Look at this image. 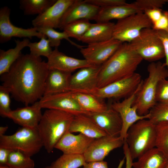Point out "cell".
I'll use <instances>...</instances> for the list:
<instances>
[{
    "instance_id": "31",
    "label": "cell",
    "mask_w": 168,
    "mask_h": 168,
    "mask_svg": "<svg viewBox=\"0 0 168 168\" xmlns=\"http://www.w3.org/2000/svg\"><path fill=\"white\" fill-rule=\"evenodd\" d=\"M38 31L45 35L48 38L49 41L50 46L58 48L59 46L61 40L65 39L68 41L71 44L75 46L80 49L85 46L78 44L72 41L69 39V37L64 31L62 32L58 31L54 28L50 27L36 28Z\"/></svg>"
},
{
    "instance_id": "15",
    "label": "cell",
    "mask_w": 168,
    "mask_h": 168,
    "mask_svg": "<svg viewBox=\"0 0 168 168\" xmlns=\"http://www.w3.org/2000/svg\"><path fill=\"white\" fill-rule=\"evenodd\" d=\"M124 141L120 136L95 139L83 154L86 162L103 161L111 151L123 146Z\"/></svg>"
},
{
    "instance_id": "44",
    "label": "cell",
    "mask_w": 168,
    "mask_h": 168,
    "mask_svg": "<svg viewBox=\"0 0 168 168\" xmlns=\"http://www.w3.org/2000/svg\"><path fill=\"white\" fill-rule=\"evenodd\" d=\"M163 10L160 8H154L145 11L144 12L151 21L152 24L161 17Z\"/></svg>"
},
{
    "instance_id": "22",
    "label": "cell",
    "mask_w": 168,
    "mask_h": 168,
    "mask_svg": "<svg viewBox=\"0 0 168 168\" xmlns=\"http://www.w3.org/2000/svg\"><path fill=\"white\" fill-rule=\"evenodd\" d=\"M72 73L54 69H49L45 79L44 96L69 91Z\"/></svg>"
},
{
    "instance_id": "5",
    "label": "cell",
    "mask_w": 168,
    "mask_h": 168,
    "mask_svg": "<svg viewBox=\"0 0 168 168\" xmlns=\"http://www.w3.org/2000/svg\"><path fill=\"white\" fill-rule=\"evenodd\" d=\"M156 124L149 119L140 120L129 128L125 140L133 159L156 147Z\"/></svg>"
},
{
    "instance_id": "34",
    "label": "cell",
    "mask_w": 168,
    "mask_h": 168,
    "mask_svg": "<svg viewBox=\"0 0 168 168\" xmlns=\"http://www.w3.org/2000/svg\"><path fill=\"white\" fill-rule=\"evenodd\" d=\"M156 147L161 151L168 159V121L156 124Z\"/></svg>"
},
{
    "instance_id": "40",
    "label": "cell",
    "mask_w": 168,
    "mask_h": 168,
    "mask_svg": "<svg viewBox=\"0 0 168 168\" xmlns=\"http://www.w3.org/2000/svg\"><path fill=\"white\" fill-rule=\"evenodd\" d=\"M86 2L100 8L124 5L128 3L124 0H85Z\"/></svg>"
},
{
    "instance_id": "47",
    "label": "cell",
    "mask_w": 168,
    "mask_h": 168,
    "mask_svg": "<svg viewBox=\"0 0 168 168\" xmlns=\"http://www.w3.org/2000/svg\"><path fill=\"white\" fill-rule=\"evenodd\" d=\"M8 127L7 126H0V136L4 135L5 133L7 131Z\"/></svg>"
},
{
    "instance_id": "41",
    "label": "cell",
    "mask_w": 168,
    "mask_h": 168,
    "mask_svg": "<svg viewBox=\"0 0 168 168\" xmlns=\"http://www.w3.org/2000/svg\"><path fill=\"white\" fill-rule=\"evenodd\" d=\"M152 28L156 31H163L168 33V11H163L161 17L152 24Z\"/></svg>"
},
{
    "instance_id": "18",
    "label": "cell",
    "mask_w": 168,
    "mask_h": 168,
    "mask_svg": "<svg viewBox=\"0 0 168 168\" xmlns=\"http://www.w3.org/2000/svg\"><path fill=\"white\" fill-rule=\"evenodd\" d=\"M100 8L85 0H75L64 14L58 28L62 30L65 25L79 20H95Z\"/></svg>"
},
{
    "instance_id": "27",
    "label": "cell",
    "mask_w": 168,
    "mask_h": 168,
    "mask_svg": "<svg viewBox=\"0 0 168 168\" xmlns=\"http://www.w3.org/2000/svg\"><path fill=\"white\" fill-rule=\"evenodd\" d=\"M168 159L160 150L155 147L147 151L133 162V168H165Z\"/></svg>"
},
{
    "instance_id": "9",
    "label": "cell",
    "mask_w": 168,
    "mask_h": 168,
    "mask_svg": "<svg viewBox=\"0 0 168 168\" xmlns=\"http://www.w3.org/2000/svg\"><path fill=\"white\" fill-rule=\"evenodd\" d=\"M141 76L135 72L131 76L96 88L89 93L101 98L119 99L129 96L137 89L142 81Z\"/></svg>"
},
{
    "instance_id": "33",
    "label": "cell",
    "mask_w": 168,
    "mask_h": 168,
    "mask_svg": "<svg viewBox=\"0 0 168 168\" xmlns=\"http://www.w3.org/2000/svg\"><path fill=\"white\" fill-rule=\"evenodd\" d=\"M31 157L18 150H12L8 158L7 165L15 168H34L35 162Z\"/></svg>"
},
{
    "instance_id": "6",
    "label": "cell",
    "mask_w": 168,
    "mask_h": 168,
    "mask_svg": "<svg viewBox=\"0 0 168 168\" xmlns=\"http://www.w3.org/2000/svg\"><path fill=\"white\" fill-rule=\"evenodd\" d=\"M43 147L37 128L22 127L14 134L0 136V147L20 151L31 157Z\"/></svg>"
},
{
    "instance_id": "7",
    "label": "cell",
    "mask_w": 168,
    "mask_h": 168,
    "mask_svg": "<svg viewBox=\"0 0 168 168\" xmlns=\"http://www.w3.org/2000/svg\"><path fill=\"white\" fill-rule=\"evenodd\" d=\"M129 44L143 60L152 63L165 57L162 42L156 31L152 28L142 30Z\"/></svg>"
},
{
    "instance_id": "49",
    "label": "cell",
    "mask_w": 168,
    "mask_h": 168,
    "mask_svg": "<svg viewBox=\"0 0 168 168\" xmlns=\"http://www.w3.org/2000/svg\"><path fill=\"white\" fill-rule=\"evenodd\" d=\"M165 168H168V162Z\"/></svg>"
},
{
    "instance_id": "30",
    "label": "cell",
    "mask_w": 168,
    "mask_h": 168,
    "mask_svg": "<svg viewBox=\"0 0 168 168\" xmlns=\"http://www.w3.org/2000/svg\"><path fill=\"white\" fill-rule=\"evenodd\" d=\"M86 163L82 154H63L49 166L50 168H78Z\"/></svg>"
},
{
    "instance_id": "32",
    "label": "cell",
    "mask_w": 168,
    "mask_h": 168,
    "mask_svg": "<svg viewBox=\"0 0 168 168\" xmlns=\"http://www.w3.org/2000/svg\"><path fill=\"white\" fill-rule=\"evenodd\" d=\"M91 24L88 20H79L65 25L62 30L69 38H73L80 41Z\"/></svg>"
},
{
    "instance_id": "11",
    "label": "cell",
    "mask_w": 168,
    "mask_h": 168,
    "mask_svg": "<svg viewBox=\"0 0 168 168\" xmlns=\"http://www.w3.org/2000/svg\"><path fill=\"white\" fill-rule=\"evenodd\" d=\"M123 43L113 38L107 41L88 44L80 49L84 59L96 66L102 65Z\"/></svg>"
},
{
    "instance_id": "50",
    "label": "cell",
    "mask_w": 168,
    "mask_h": 168,
    "mask_svg": "<svg viewBox=\"0 0 168 168\" xmlns=\"http://www.w3.org/2000/svg\"><path fill=\"white\" fill-rule=\"evenodd\" d=\"M44 168H50V167H49V166H46V167H45Z\"/></svg>"
},
{
    "instance_id": "51",
    "label": "cell",
    "mask_w": 168,
    "mask_h": 168,
    "mask_svg": "<svg viewBox=\"0 0 168 168\" xmlns=\"http://www.w3.org/2000/svg\"><path fill=\"white\" fill-rule=\"evenodd\" d=\"M166 2L168 3V0H166Z\"/></svg>"
},
{
    "instance_id": "21",
    "label": "cell",
    "mask_w": 168,
    "mask_h": 168,
    "mask_svg": "<svg viewBox=\"0 0 168 168\" xmlns=\"http://www.w3.org/2000/svg\"><path fill=\"white\" fill-rule=\"evenodd\" d=\"M94 139L81 133L75 135L68 131L57 142L55 148L63 154L83 155Z\"/></svg>"
},
{
    "instance_id": "24",
    "label": "cell",
    "mask_w": 168,
    "mask_h": 168,
    "mask_svg": "<svg viewBox=\"0 0 168 168\" xmlns=\"http://www.w3.org/2000/svg\"><path fill=\"white\" fill-rule=\"evenodd\" d=\"M69 131L72 133L79 132L93 139L108 136L86 114L75 115Z\"/></svg>"
},
{
    "instance_id": "17",
    "label": "cell",
    "mask_w": 168,
    "mask_h": 168,
    "mask_svg": "<svg viewBox=\"0 0 168 168\" xmlns=\"http://www.w3.org/2000/svg\"><path fill=\"white\" fill-rule=\"evenodd\" d=\"M109 136H119L122 123L119 113L110 106L106 110L86 115Z\"/></svg>"
},
{
    "instance_id": "37",
    "label": "cell",
    "mask_w": 168,
    "mask_h": 168,
    "mask_svg": "<svg viewBox=\"0 0 168 168\" xmlns=\"http://www.w3.org/2000/svg\"><path fill=\"white\" fill-rule=\"evenodd\" d=\"M10 94V91L7 88L2 85L0 86V114L3 117H6L12 110Z\"/></svg>"
},
{
    "instance_id": "8",
    "label": "cell",
    "mask_w": 168,
    "mask_h": 168,
    "mask_svg": "<svg viewBox=\"0 0 168 168\" xmlns=\"http://www.w3.org/2000/svg\"><path fill=\"white\" fill-rule=\"evenodd\" d=\"M152 26L146 14L139 12L118 20L114 25L113 38L123 43H129L139 35L142 30Z\"/></svg>"
},
{
    "instance_id": "38",
    "label": "cell",
    "mask_w": 168,
    "mask_h": 168,
    "mask_svg": "<svg viewBox=\"0 0 168 168\" xmlns=\"http://www.w3.org/2000/svg\"><path fill=\"white\" fill-rule=\"evenodd\" d=\"M166 3V0H137L133 3L139 10L144 12L154 8H160Z\"/></svg>"
},
{
    "instance_id": "13",
    "label": "cell",
    "mask_w": 168,
    "mask_h": 168,
    "mask_svg": "<svg viewBox=\"0 0 168 168\" xmlns=\"http://www.w3.org/2000/svg\"><path fill=\"white\" fill-rule=\"evenodd\" d=\"M11 10L5 6L0 9V42L1 43L9 41L13 37L32 39L33 37L41 39L44 35L39 32L36 28L24 29L12 24L10 19Z\"/></svg>"
},
{
    "instance_id": "29",
    "label": "cell",
    "mask_w": 168,
    "mask_h": 168,
    "mask_svg": "<svg viewBox=\"0 0 168 168\" xmlns=\"http://www.w3.org/2000/svg\"><path fill=\"white\" fill-rule=\"evenodd\" d=\"M57 0H21L20 8L26 15H39L54 4Z\"/></svg>"
},
{
    "instance_id": "26",
    "label": "cell",
    "mask_w": 168,
    "mask_h": 168,
    "mask_svg": "<svg viewBox=\"0 0 168 168\" xmlns=\"http://www.w3.org/2000/svg\"><path fill=\"white\" fill-rule=\"evenodd\" d=\"M71 92L81 107L88 113L101 112L106 110L109 107L104 99L92 94Z\"/></svg>"
},
{
    "instance_id": "3",
    "label": "cell",
    "mask_w": 168,
    "mask_h": 168,
    "mask_svg": "<svg viewBox=\"0 0 168 168\" xmlns=\"http://www.w3.org/2000/svg\"><path fill=\"white\" fill-rule=\"evenodd\" d=\"M75 115L63 111L48 109L43 114L37 129L43 147L50 153L68 131Z\"/></svg>"
},
{
    "instance_id": "12",
    "label": "cell",
    "mask_w": 168,
    "mask_h": 168,
    "mask_svg": "<svg viewBox=\"0 0 168 168\" xmlns=\"http://www.w3.org/2000/svg\"><path fill=\"white\" fill-rule=\"evenodd\" d=\"M37 102L42 109L59 110L74 115L89 114L81 107L70 91L44 96Z\"/></svg>"
},
{
    "instance_id": "10",
    "label": "cell",
    "mask_w": 168,
    "mask_h": 168,
    "mask_svg": "<svg viewBox=\"0 0 168 168\" xmlns=\"http://www.w3.org/2000/svg\"><path fill=\"white\" fill-rule=\"evenodd\" d=\"M142 81L135 92L121 102H114L110 105L117 112L121 118L122 126L120 137L125 140L127 132L130 127L137 122L144 119H149V114L140 115L137 112V107L133 105L137 94L140 90Z\"/></svg>"
},
{
    "instance_id": "19",
    "label": "cell",
    "mask_w": 168,
    "mask_h": 168,
    "mask_svg": "<svg viewBox=\"0 0 168 168\" xmlns=\"http://www.w3.org/2000/svg\"><path fill=\"white\" fill-rule=\"evenodd\" d=\"M42 109L36 102L31 105L12 110L6 117L22 127L36 128L43 114Z\"/></svg>"
},
{
    "instance_id": "39",
    "label": "cell",
    "mask_w": 168,
    "mask_h": 168,
    "mask_svg": "<svg viewBox=\"0 0 168 168\" xmlns=\"http://www.w3.org/2000/svg\"><path fill=\"white\" fill-rule=\"evenodd\" d=\"M157 103H168V80L163 78L160 81L156 89Z\"/></svg>"
},
{
    "instance_id": "42",
    "label": "cell",
    "mask_w": 168,
    "mask_h": 168,
    "mask_svg": "<svg viewBox=\"0 0 168 168\" xmlns=\"http://www.w3.org/2000/svg\"><path fill=\"white\" fill-rule=\"evenodd\" d=\"M156 31L163 46L166 58L164 63L168 69V33L161 30Z\"/></svg>"
},
{
    "instance_id": "36",
    "label": "cell",
    "mask_w": 168,
    "mask_h": 168,
    "mask_svg": "<svg viewBox=\"0 0 168 168\" xmlns=\"http://www.w3.org/2000/svg\"><path fill=\"white\" fill-rule=\"evenodd\" d=\"M149 113V119L155 124L168 121V103H157Z\"/></svg>"
},
{
    "instance_id": "35",
    "label": "cell",
    "mask_w": 168,
    "mask_h": 168,
    "mask_svg": "<svg viewBox=\"0 0 168 168\" xmlns=\"http://www.w3.org/2000/svg\"><path fill=\"white\" fill-rule=\"evenodd\" d=\"M28 47L30 48V54L37 58L43 56L48 58L53 51L49 41L45 35L38 42H30Z\"/></svg>"
},
{
    "instance_id": "1",
    "label": "cell",
    "mask_w": 168,
    "mask_h": 168,
    "mask_svg": "<svg viewBox=\"0 0 168 168\" xmlns=\"http://www.w3.org/2000/svg\"><path fill=\"white\" fill-rule=\"evenodd\" d=\"M49 70L47 62L40 57L21 54L0 79L16 100L28 106L43 96Z\"/></svg>"
},
{
    "instance_id": "2",
    "label": "cell",
    "mask_w": 168,
    "mask_h": 168,
    "mask_svg": "<svg viewBox=\"0 0 168 168\" xmlns=\"http://www.w3.org/2000/svg\"><path fill=\"white\" fill-rule=\"evenodd\" d=\"M142 59L129 43H123L114 53L102 66L97 88L127 78L136 72Z\"/></svg>"
},
{
    "instance_id": "16",
    "label": "cell",
    "mask_w": 168,
    "mask_h": 168,
    "mask_svg": "<svg viewBox=\"0 0 168 168\" xmlns=\"http://www.w3.org/2000/svg\"><path fill=\"white\" fill-rule=\"evenodd\" d=\"M74 1L57 0L54 4L32 21L33 27L59 28L64 14Z\"/></svg>"
},
{
    "instance_id": "45",
    "label": "cell",
    "mask_w": 168,
    "mask_h": 168,
    "mask_svg": "<svg viewBox=\"0 0 168 168\" xmlns=\"http://www.w3.org/2000/svg\"><path fill=\"white\" fill-rule=\"evenodd\" d=\"M123 149L126 160L125 168H132L133 160L128 145L125 140L124 141Z\"/></svg>"
},
{
    "instance_id": "25",
    "label": "cell",
    "mask_w": 168,
    "mask_h": 168,
    "mask_svg": "<svg viewBox=\"0 0 168 168\" xmlns=\"http://www.w3.org/2000/svg\"><path fill=\"white\" fill-rule=\"evenodd\" d=\"M114 24L110 21L91 23L80 41L89 44L109 40L113 38Z\"/></svg>"
},
{
    "instance_id": "4",
    "label": "cell",
    "mask_w": 168,
    "mask_h": 168,
    "mask_svg": "<svg viewBox=\"0 0 168 168\" xmlns=\"http://www.w3.org/2000/svg\"><path fill=\"white\" fill-rule=\"evenodd\" d=\"M147 68L148 76L142 81L133 104L140 115L148 114L156 104V93L158 82L161 79L168 77V69L164 63L160 62L151 63Z\"/></svg>"
},
{
    "instance_id": "46",
    "label": "cell",
    "mask_w": 168,
    "mask_h": 168,
    "mask_svg": "<svg viewBox=\"0 0 168 168\" xmlns=\"http://www.w3.org/2000/svg\"><path fill=\"white\" fill-rule=\"evenodd\" d=\"M13 150L0 147V165H7L9 155Z\"/></svg>"
},
{
    "instance_id": "28",
    "label": "cell",
    "mask_w": 168,
    "mask_h": 168,
    "mask_svg": "<svg viewBox=\"0 0 168 168\" xmlns=\"http://www.w3.org/2000/svg\"><path fill=\"white\" fill-rule=\"evenodd\" d=\"M15 48L7 51L0 49V75L7 72L11 67L20 57L21 51L28 47L30 41L28 39L25 38L22 40H15Z\"/></svg>"
},
{
    "instance_id": "48",
    "label": "cell",
    "mask_w": 168,
    "mask_h": 168,
    "mask_svg": "<svg viewBox=\"0 0 168 168\" xmlns=\"http://www.w3.org/2000/svg\"><path fill=\"white\" fill-rule=\"evenodd\" d=\"M0 168H15L8 165H0Z\"/></svg>"
},
{
    "instance_id": "14",
    "label": "cell",
    "mask_w": 168,
    "mask_h": 168,
    "mask_svg": "<svg viewBox=\"0 0 168 168\" xmlns=\"http://www.w3.org/2000/svg\"><path fill=\"white\" fill-rule=\"evenodd\" d=\"M101 65L84 67L71 75L69 91L89 93L97 87Z\"/></svg>"
},
{
    "instance_id": "20",
    "label": "cell",
    "mask_w": 168,
    "mask_h": 168,
    "mask_svg": "<svg viewBox=\"0 0 168 168\" xmlns=\"http://www.w3.org/2000/svg\"><path fill=\"white\" fill-rule=\"evenodd\" d=\"M47 62L49 69H54L72 72L81 68L96 66L85 59H81L69 57L55 48Z\"/></svg>"
},
{
    "instance_id": "23",
    "label": "cell",
    "mask_w": 168,
    "mask_h": 168,
    "mask_svg": "<svg viewBox=\"0 0 168 168\" xmlns=\"http://www.w3.org/2000/svg\"><path fill=\"white\" fill-rule=\"evenodd\" d=\"M139 12H142L133 2L124 5L100 8L94 20L98 23L108 22L113 19L118 20Z\"/></svg>"
},
{
    "instance_id": "43",
    "label": "cell",
    "mask_w": 168,
    "mask_h": 168,
    "mask_svg": "<svg viewBox=\"0 0 168 168\" xmlns=\"http://www.w3.org/2000/svg\"><path fill=\"white\" fill-rule=\"evenodd\" d=\"M125 158H124L119 164L117 168H122L125 162ZM82 168H109L107 162L103 161L86 162Z\"/></svg>"
}]
</instances>
